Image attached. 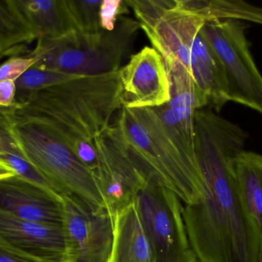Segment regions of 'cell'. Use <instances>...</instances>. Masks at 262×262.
Here are the masks:
<instances>
[{
    "label": "cell",
    "mask_w": 262,
    "mask_h": 262,
    "mask_svg": "<svg viewBox=\"0 0 262 262\" xmlns=\"http://www.w3.org/2000/svg\"><path fill=\"white\" fill-rule=\"evenodd\" d=\"M247 132L209 108L195 114L197 161L204 182L201 198L183 215L198 262H261L262 231L245 204L234 163Z\"/></svg>",
    "instance_id": "6da1fadb"
},
{
    "label": "cell",
    "mask_w": 262,
    "mask_h": 262,
    "mask_svg": "<svg viewBox=\"0 0 262 262\" xmlns=\"http://www.w3.org/2000/svg\"><path fill=\"white\" fill-rule=\"evenodd\" d=\"M120 72L79 75L17 101V113L35 120L69 149L93 141L112 125L122 108Z\"/></svg>",
    "instance_id": "7a4b0ae2"
},
{
    "label": "cell",
    "mask_w": 262,
    "mask_h": 262,
    "mask_svg": "<svg viewBox=\"0 0 262 262\" xmlns=\"http://www.w3.org/2000/svg\"><path fill=\"white\" fill-rule=\"evenodd\" d=\"M163 60L183 65L192 75L206 108L220 112L229 103L224 72L200 30L202 17L177 8V0H126Z\"/></svg>",
    "instance_id": "3957f363"
},
{
    "label": "cell",
    "mask_w": 262,
    "mask_h": 262,
    "mask_svg": "<svg viewBox=\"0 0 262 262\" xmlns=\"http://www.w3.org/2000/svg\"><path fill=\"white\" fill-rule=\"evenodd\" d=\"M112 124L146 179L166 186L184 205L201 198L204 182L197 158L186 152L154 109L122 106Z\"/></svg>",
    "instance_id": "277c9868"
},
{
    "label": "cell",
    "mask_w": 262,
    "mask_h": 262,
    "mask_svg": "<svg viewBox=\"0 0 262 262\" xmlns=\"http://www.w3.org/2000/svg\"><path fill=\"white\" fill-rule=\"evenodd\" d=\"M0 121L23 155L62 195H75L95 209H107L93 172L52 131L13 108H0Z\"/></svg>",
    "instance_id": "5b68a950"
},
{
    "label": "cell",
    "mask_w": 262,
    "mask_h": 262,
    "mask_svg": "<svg viewBox=\"0 0 262 262\" xmlns=\"http://www.w3.org/2000/svg\"><path fill=\"white\" fill-rule=\"evenodd\" d=\"M140 29L137 19L123 15L113 31L82 33L73 30L54 39L40 38L30 52L34 66L73 75H98L120 70Z\"/></svg>",
    "instance_id": "8992f818"
},
{
    "label": "cell",
    "mask_w": 262,
    "mask_h": 262,
    "mask_svg": "<svg viewBox=\"0 0 262 262\" xmlns=\"http://www.w3.org/2000/svg\"><path fill=\"white\" fill-rule=\"evenodd\" d=\"M249 27L247 23L237 20L206 22L200 32L221 63L229 102L262 115V75L246 35Z\"/></svg>",
    "instance_id": "52a82bcc"
},
{
    "label": "cell",
    "mask_w": 262,
    "mask_h": 262,
    "mask_svg": "<svg viewBox=\"0 0 262 262\" xmlns=\"http://www.w3.org/2000/svg\"><path fill=\"white\" fill-rule=\"evenodd\" d=\"M154 262H198L183 219V206L170 189L148 180L135 199Z\"/></svg>",
    "instance_id": "ba28073f"
},
{
    "label": "cell",
    "mask_w": 262,
    "mask_h": 262,
    "mask_svg": "<svg viewBox=\"0 0 262 262\" xmlns=\"http://www.w3.org/2000/svg\"><path fill=\"white\" fill-rule=\"evenodd\" d=\"M62 198L66 262L108 261L115 216L107 209H95L75 195Z\"/></svg>",
    "instance_id": "9c48e42d"
},
{
    "label": "cell",
    "mask_w": 262,
    "mask_h": 262,
    "mask_svg": "<svg viewBox=\"0 0 262 262\" xmlns=\"http://www.w3.org/2000/svg\"><path fill=\"white\" fill-rule=\"evenodd\" d=\"M94 143L98 154L94 175L107 210L115 216L135 201L148 180L133 161L115 125L112 123Z\"/></svg>",
    "instance_id": "30bf717a"
},
{
    "label": "cell",
    "mask_w": 262,
    "mask_h": 262,
    "mask_svg": "<svg viewBox=\"0 0 262 262\" xmlns=\"http://www.w3.org/2000/svg\"><path fill=\"white\" fill-rule=\"evenodd\" d=\"M122 104L129 109L157 108L170 99L167 71L163 57L145 46L120 69Z\"/></svg>",
    "instance_id": "8fae6325"
},
{
    "label": "cell",
    "mask_w": 262,
    "mask_h": 262,
    "mask_svg": "<svg viewBox=\"0 0 262 262\" xmlns=\"http://www.w3.org/2000/svg\"><path fill=\"white\" fill-rule=\"evenodd\" d=\"M164 63L169 78L170 99L152 109L187 153L196 158L195 114L198 109L206 108V105L189 71L177 61L167 60Z\"/></svg>",
    "instance_id": "7c38bea8"
},
{
    "label": "cell",
    "mask_w": 262,
    "mask_h": 262,
    "mask_svg": "<svg viewBox=\"0 0 262 262\" xmlns=\"http://www.w3.org/2000/svg\"><path fill=\"white\" fill-rule=\"evenodd\" d=\"M0 209L34 223L63 226L62 196L17 175L0 178Z\"/></svg>",
    "instance_id": "4fadbf2b"
},
{
    "label": "cell",
    "mask_w": 262,
    "mask_h": 262,
    "mask_svg": "<svg viewBox=\"0 0 262 262\" xmlns=\"http://www.w3.org/2000/svg\"><path fill=\"white\" fill-rule=\"evenodd\" d=\"M0 238L41 261L66 262L63 226L34 223L0 209Z\"/></svg>",
    "instance_id": "5bb4252c"
},
{
    "label": "cell",
    "mask_w": 262,
    "mask_h": 262,
    "mask_svg": "<svg viewBox=\"0 0 262 262\" xmlns=\"http://www.w3.org/2000/svg\"><path fill=\"white\" fill-rule=\"evenodd\" d=\"M107 262H154L135 201L115 214L113 245Z\"/></svg>",
    "instance_id": "9a60e30c"
},
{
    "label": "cell",
    "mask_w": 262,
    "mask_h": 262,
    "mask_svg": "<svg viewBox=\"0 0 262 262\" xmlns=\"http://www.w3.org/2000/svg\"><path fill=\"white\" fill-rule=\"evenodd\" d=\"M23 15L40 38L54 39L74 29L66 0H13Z\"/></svg>",
    "instance_id": "2e32d148"
},
{
    "label": "cell",
    "mask_w": 262,
    "mask_h": 262,
    "mask_svg": "<svg viewBox=\"0 0 262 262\" xmlns=\"http://www.w3.org/2000/svg\"><path fill=\"white\" fill-rule=\"evenodd\" d=\"M177 8L206 22L237 20L262 26V7L238 0H177Z\"/></svg>",
    "instance_id": "e0dca14e"
},
{
    "label": "cell",
    "mask_w": 262,
    "mask_h": 262,
    "mask_svg": "<svg viewBox=\"0 0 262 262\" xmlns=\"http://www.w3.org/2000/svg\"><path fill=\"white\" fill-rule=\"evenodd\" d=\"M234 172L249 213L262 231V155L245 149L235 159Z\"/></svg>",
    "instance_id": "ac0fdd59"
},
{
    "label": "cell",
    "mask_w": 262,
    "mask_h": 262,
    "mask_svg": "<svg viewBox=\"0 0 262 262\" xmlns=\"http://www.w3.org/2000/svg\"><path fill=\"white\" fill-rule=\"evenodd\" d=\"M36 35L23 18L13 0H0V59L21 56Z\"/></svg>",
    "instance_id": "d6986e66"
},
{
    "label": "cell",
    "mask_w": 262,
    "mask_h": 262,
    "mask_svg": "<svg viewBox=\"0 0 262 262\" xmlns=\"http://www.w3.org/2000/svg\"><path fill=\"white\" fill-rule=\"evenodd\" d=\"M76 76L79 75H69L32 66L15 80L17 101Z\"/></svg>",
    "instance_id": "ffe728a7"
},
{
    "label": "cell",
    "mask_w": 262,
    "mask_h": 262,
    "mask_svg": "<svg viewBox=\"0 0 262 262\" xmlns=\"http://www.w3.org/2000/svg\"><path fill=\"white\" fill-rule=\"evenodd\" d=\"M101 1L66 0L75 31L82 33H93L102 30L99 22Z\"/></svg>",
    "instance_id": "44dd1931"
},
{
    "label": "cell",
    "mask_w": 262,
    "mask_h": 262,
    "mask_svg": "<svg viewBox=\"0 0 262 262\" xmlns=\"http://www.w3.org/2000/svg\"><path fill=\"white\" fill-rule=\"evenodd\" d=\"M129 7L124 0H102L99 8V22L101 29L113 31L118 19L128 13Z\"/></svg>",
    "instance_id": "7402d4cb"
},
{
    "label": "cell",
    "mask_w": 262,
    "mask_h": 262,
    "mask_svg": "<svg viewBox=\"0 0 262 262\" xmlns=\"http://www.w3.org/2000/svg\"><path fill=\"white\" fill-rule=\"evenodd\" d=\"M36 55L28 54L25 56L11 57L0 63V82L15 80L38 62Z\"/></svg>",
    "instance_id": "603a6c76"
},
{
    "label": "cell",
    "mask_w": 262,
    "mask_h": 262,
    "mask_svg": "<svg viewBox=\"0 0 262 262\" xmlns=\"http://www.w3.org/2000/svg\"><path fill=\"white\" fill-rule=\"evenodd\" d=\"M0 262H45L21 252L0 238Z\"/></svg>",
    "instance_id": "cb8c5ba5"
},
{
    "label": "cell",
    "mask_w": 262,
    "mask_h": 262,
    "mask_svg": "<svg viewBox=\"0 0 262 262\" xmlns=\"http://www.w3.org/2000/svg\"><path fill=\"white\" fill-rule=\"evenodd\" d=\"M17 106V90L15 81L0 82V108L8 109Z\"/></svg>",
    "instance_id": "d4e9b609"
},
{
    "label": "cell",
    "mask_w": 262,
    "mask_h": 262,
    "mask_svg": "<svg viewBox=\"0 0 262 262\" xmlns=\"http://www.w3.org/2000/svg\"><path fill=\"white\" fill-rule=\"evenodd\" d=\"M15 175L13 171L8 167L6 165L3 164V163L0 162V178H6V177L12 176Z\"/></svg>",
    "instance_id": "484cf974"
},
{
    "label": "cell",
    "mask_w": 262,
    "mask_h": 262,
    "mask_svg": "<svg viewBox=\"0 0 262 262\" xmlns=\"http://www.w3.org/2000/svg\"><path fill=\"white\" fill-rule=\"evenodd\" d=\"M261 262H262V261H261Z\"/></svg>",
    "instance_id": "4316f807"
}]
</instances>
